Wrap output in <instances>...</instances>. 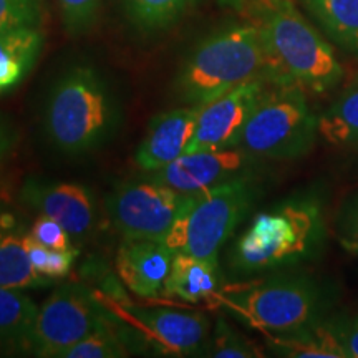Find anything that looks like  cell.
<instances>
[{
	"label": "cell",
	"instance_id": "6da1fadb",
	"mask_svg": "<svg viewBox=\"0 0 358 358\" xmlns=\"http://www.w3.org/2000/svg\"><path fill=\"white\" fill-rule=\"evenodd\" d=\"M245 10L261 35L271 83H292L320 95L342 80L334 48L292 0H248Z\"/></svg>",
	"mask_w": 358,
	"mask_h": 358
},
{
	"label": "cell",
	"instance_id": "7a4b0ae2",
	"mask_svg": "<svg viewBox=\"0 0 358 358\" xmlns=\"http://www.w3.org/2000/svg\"><path fill=\"white\" fill-rule=\"evenodd\" d=\"M256 78L271 83L264 45L252 22L229 24L206 35L178 71L174 90L186 105L203 106Z\"/></svg>",
	"mask_w": 358,
	"mask_h": 358
},
{
	"label": "cell",
	"instance_id": "3957f363",
	"mask_svg": "<svg viewBox=\"0 0 358 358\" xmlns=\"http://www.w3.org/2000/svg\"><path fill=\"white\" fill-rule=\"evenodd\" d=\"M118 120V101L106 80L93 66L77 65L52 90L45 110V131L60 153L82 156L105 145L113 136Z\"/></svg>",
	"mask_w": 358,
	"mask_h": 358
},
{
	"label": "cell",
	"instance_id": "277c9868",
	"mask_svg": "<svg viewBox=\"0 0 358 358\" xmlns=\"http://www.w3.org/2000/svg\"><path fill=\"white\" fill-rule=\"evenodd\" d=\"M329 301L319 282L302 274L268 275L221 294V306L266 335H285L320 320Z\"/></svg>",
	"mask_w": 358,
	"mask_h": 358
},
{
	"label": "cell",
	"instance_id": "5b68a950",
	"mask_svg": "<svg viewBox=\"0 0 358 358\" xmlns=\"http://www.w3.org/2000/svg\"><path fill=\"white\" fill-rule=\"evenodd\" d=\"M320 232L319 206L308 199L285 201L254 216L229 254L236 274H256L307 256Z\"/></svg>",
	"mask_w": 358,
	"mask_h": 358
},
{
	"label": "cell",
	"instance_id": "8992f818",
	"mask_svg": "<svg viewBox=\"0 0 358 358\" xmlns=\"http://www.w3.org/2000/svg\"><path fill=\"white\" fill-rule=\"evenodd\" d=\"M256 194V186L245 174L196 194H185L163 243L174 252L217 261L219 249L234 234Z\"/></svg>",
	"mask_w": 358,
	"mask_h": 358
},
{
	"label": "cell",
	"instance_id": "52a82bcc",
	"mask_svg": "<svg viewBox=\"0 0 358 358\" xmlns=\"http://www.w3.org/2000/svg\"><path fill=\"white\" fill-rule=\"evenodd\" d=\"M306 90L292 83H267L245 122L237 148L250 156L297 159L315 145L319 118Z\"/></svg>",
	"mask_w": 358,
	"mask_h": 358
},
{
	"label": "cell",
	"instance_id": "ba28073f",
	"mask_svg": "<svg viewBox=\"0 0 358 358\" xmlns=\"http://www.w3.org/2000/svg\"><path fill=\"white\" fill-rule=\"evenodd\" d=\"M124 325L134 348H148L163 357H208L211 322L208 315L159 306H134L103 301Z\"/></svg>",
	"mask_w": 358,
	"mask_h": 358
},
{
	"label": "cell",
	"instance_id": "9c48e42d",
	"mask_svg": "<svg viewBox=\"0 0 358 358\" xmlns=\"http://www.w3.org/2000/svg\"><path fill=\"white\" fill-rule=\"evenodd\" d=\"M108 313L100 295L85 285L75 282L57 285L38 307L29 352L40 358H62L71 345L93 332Z\"/></svg>",
	"mask_w": 358,
	"mask_h": 358
},
{
	"label": "cell",
	"instance_id": "30bf717a",
	"mask_svg": "<svg viewBox=\"0 0 358 358\" xmlns=\"http://www.w3.org/2000/svg\"><path fill=\"white\" fill-rule=\"evenodd\" d=\"M185 194L159 181H124L106 199L111 222L124 239L163 241L176 221Z\"/></svg>",
	"mask_w": 358,
	"mask_h": 358
},
{
	"label": "cell",
	"instance_id": "8fae6325",
	"mask_svg": "<svg viewBox=\"0 0 358 358\" xmlns=\"http://www.w3.org/2000/svg\"><path fill=\"white\" fill-rule=\"evenodd\" d=\"M267 83L266 78L250 80L199 106L194 133L186 151L237 148L244 124Z\"/></svg>",
	"mask_w": 358,
	"mask_h": 358
},
{
	"label": "cell",
	"instance_id": "7c38bea8",
	"mask_svg": "<svg viewBox=\"0 0 358 358\" xmlns=\"http://www.w3.org/2000/svg\"><path fill=\"white\" fill-rule=\"evenodd\" d=\"M20 201L40 216L60 222L73 239H85L95 229V194L80 182L29 178L20 189Z\"/></svg>",
	"mask_w": 358,
	"mask_h": 358
},
{
	"label": "cell",
	"instance_id": "4fadbf2b",
	"mask_svg": "<svg viewBox=\"0 0 358 358\" xmlns=\"http://www.w3.org/2000/svg\"><path fill=\"white\" fill-rule=\"evenodd\" d=\"M249 156L241 148L185 151L171 164L151 173V178L179 194H196L244 174Z\"/></svg>",
	"mask_w": 358,
	"mask_h": 358
},
{
	"label": "cell",
	"instance_id": "5bb4252c",
	"mask_svg": "<svg viewBox=\"0 0 358 358\" xmlns=\"http://www.w3.org/2000/svg\"><path fill=\"white\" fill-rule=\"evenodd\" d=\"M174 250L163 241L124 239L116 252V272L136 297L155 301L164 294Z\"/></svg>",
	"mask_w": 358,
	"mask_h": 358
},
{
	"label": "cell",
	"instance_id": "9a60e30c",
	"mask_svg": "<svg viewBox=\"0 0 358 358\" xmlns=\"http://www.w3.org/2000/svg\"><path fill=\"white\" fill-rule=\"evenodd\" d=\"M199 106L185 105L156 115L134 153L136 166L148 174L178 159L189 146Z\"/></svg>",
	"mask_w": 358,
	"mask_h": 358
},
{
	"label": "cell",
	"instance_id": "2e32d148",
	"mask_svg": "<svg viewBox=\"0 0 358 358\" xmlns=\"http://www.w3.org/2000/svg\"><path fill=\"white\" fill-rule=\"evenodd\" d=\"M222 277L217 261L199 259L185 252H174L163 297L187 303L221 306Z\"/></svg>",
	"mask_w": 358,
	"mask_h": 358
},
{
	"label": "cell",
	"instance_id": "e0dca14e",
	"mask_svg": "<svg viewBox=\"0 0 358 358\" xmlns=\"http://www.w3.org/2000/svg\"><path fill=\"white\" fill-rule=\"evenodd\" d=\"M25 234L15 214L0 208V287L45 289L55 282L34 268L27 254Z\"/></svg>",
	"mask_w": 358,
	"mask_h": 358
},
{
	"label": "cell",
	"instance_id": "ac0fdd59",
	"mask_svg": "<svg viewBox=\"0 0 358 358\" xmlns=\"http://www.w3.org/2000/svg\"><path fill=\"white\" fill-rule=\"evenodd\" d=\"M45 35L40 27L0 32V95L15 90L37 65Z\"/></svg>",
	"mask_w": 358,
	"mask_h": 358
},
{
	"label": "cell",
	"instance_id": "d6986e66",
	"mask_svg": "<svg viewBox=\"0 0 358 358\" xmlns=\"http://www.w3.org/2000/svg\"><path fill=\"white\" fill-rule=\"evenodd\" d=\"M272 352L297 358H347L335 338L330 322L320 319L285 335H267Z\"/></svg>",
	"mask_w": 358,
	"mask_h": 358
},
{
	"label": "cell",
	"instance_id": "ffe728a7",
	"mask_svg": "<svg viewBox=\"0 0 358 358\" xmlns=\"http://www.w3.org/2000/svg\"><path fill=\"white\" fill-rule=\"evenodd\" d=\"M38 306L22 290L0 287V348L29 352Z\"/></svg>",
	"mask_w": 358,
	"mask_h": 358
},
{
	"label": "cell",
	"instance_id": "44dd1931",
	"mask_svg": "<svg viewBox=\"0 0 358 358\" xmlns=\"http://www.w3.org/2000/svg\"><path fill=\"white\" fill-rule=\"evenodd\" d=\"M319 134L334 146H358V73L319 118Z\"/></svg>",
	"mask_w": 358,
	"mask_h": 358
},
{
	"label": "cell",
	"instance_id": "7402d4cb",
	"mask_svg": "<svg viewBox=\"0 0 358 358\" xmlns=\"http://www.w3.org/2000/svg\"><path fill=\"white\" fill-rule=\"evenodd\" d=\"M330 38L358 53V0H302Z\"/></svg>",
	"mask_w": 358,
	"mask_h": 358
},
{
	"label": "cell",
	"instance_id": "603a6c76",
	"mask_svg": "<svg viewBox=\"0 0 358 358\" xmlns=\"http://www.w3.org/2000/svg\"><path fill=\"white\" fill-rule=\"evenodd\" d=\"M133 348L128 330L110 312L93 332L71 345L62 358H123L128 357Z\"/></svg>",
	"mask_w": 358,
	"mask_h": 358
},
{
	"label": "cell",
	"instance_id": "cb8c5ba5",
	"mask_svg": "<svg viewBox=\"0 0 358 358\" xmlns=\"http://www.w3.org/2000/svg\"><path fill=\"white\" fill-rule=\"evenodd\" d=\"M127 19L143 34L173 27L198 0H122Z\"/></svg>",
	"mask_w": 358,
	"mask_h": 358
},
{
	"label": "cell",
	"instance_id": "d4e9b609",
	"mask_svg": "<svg viewBox=\"0 0 358 358\" xmlns=\"http://www.w3.org/2000/svg\"><path fill=\"white\" fill-rule=\"evenodd\" d=\"M25 248L29 254L30 262L35 271L43 277H48L52 280L64 279L71 272L75 261L78 257V250L75 248L71 249H52L47 245L40 244L35 241L27 231L25 234Z\"/></svg>",
	"mask_w": 358,
	"mask_h": 358
},
{
	"label": "cell",
	"instance_id": "484cf974",
	"mask_svg": "<svg viewBox=\"0 0 358 358\" xmlns=\"http://www.w3.org/2000/svg\"><path fill=\"white\" fill-rule=\"evenodd\" d=\"M208 357L214 358H257L262 357L256 343L237 332L227 324L222 317H219L214 327Z\"/></svg>",
	"mask_w": 358,
	"mask_h": 358
},
{
	"label": "cell",
	"instance_id": "4316f807",
	"mask_svg": "<svg viewBox=\"0 0 358 358\" xmlns=\"http://www.w3.org/2000/svg\"><path fill=\"white\" fill-rule=\"evenodd\" d=\"M100 7L101 0H58L62 24L71 37H80L92 30Z\"/></svg>",
	"mask_w": 358,
	"mask_h": 358
},
{
	"label": "cell",
	"instance_id": "83f0119b",
	"mask_svg": "<svg viewBox=\"0 0 358 358\" xmlns=\"http://www.w3.org/2000/svg\"><path fill=\"white\" fill-rule=\"evenodd\" d=\"M42 19V0H0V32L20 27H40Z\"/></svg>",
	"mask_w": 358,
	"mask_h": 358
},
{
	"label": "cell",
	"instance_id": "f1b7e54d",
	"mask_svg": "<svg viewBox=\"0 0 358 358\" xmlns=\"http://www.w3.org/2000/svg\"><path fill=\"white\" fill-rule=\"evenodd\" d=\"M335 236L347 252L358 256V187L348 192L335 217Z\"/></svg>",
	"mask_w": 358,
	"mask_h": 358
},
{
	"label": "cell",
	"instance_id": "f546056e",
	"mask_svg": "<svg viewBox=\"0 0 358 358\" xmlns=\"http://www.w3.org/2000/svg\"><path fill=\"white\" fill-rule=\"evenodd\" d=\"M29 234L34 237L35 241H38L40 244L47 245V248L52 249H71L73 248V243L71 239L73 237L70 236V232L62 226L60 222H57L55 219L40 216L35 219L32 227L29 229Z\"/></svg>",
	"mask_w": 358,
	"mask_h": 358
},
{
	"label": "cell",
	"instance_id": "4dcf8cb0",
	"mask_svg": "<svg viewBox=\"0 0 358 358\" xmlns=\"http://www.w3.org/2000/svg\"><path fill=\"white\" fill-rule=\"evenodd\" d=\"M335 338L343 348L347 358H358V315L330 319Z\"/></svg>",
	"mask_w": 358,
	"mask_h": 358
},
{
	"label": "cell",
	"instance_id": "1f68e13d",
	"mask_svg": "<svg viewBox=\"0 0 358 358\" xmlns=\"http://www.w3.org/2000/svg\"><path fill=\"white\" fill-rule=\"evenodd\" d=\"M17 143V133L15 129L10 127V123L0 115V164L8 158L12 150L15 148Z\"/></svg>",
	"mask_w": 358,
	"mask_h": 358
},
{
	"label": "cell",
	"instance_id": "d6a6232c",
	"mask_svg": "<svg viewBox=\"0 0 358 358\" xmlns=\"http://www.w3.org/2000/svg\"><path fill=\"white\" fill-rule=\"evenodd\" d=\"M217 2L224 7L236 8V10H244L245 6H248V0H217Z\"/></svg>",
	"mask_w": 358,
	"mask_h": 358
}]
</instances>
